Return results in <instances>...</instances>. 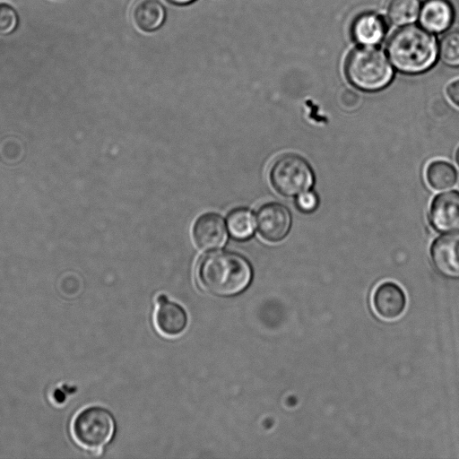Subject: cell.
Instances as JSON below:
<instances>
[{"instance_id": "cell-1", "label": "cell", "mask_w": 459, "mask_h": 459, "mask_svg": "<svg viewBox=\"0 0 459 459\" xmlns=\"http://www.w3.org/2000/svg\"><path fill=\"white\" fill-rule=\"evenodd\" d=\"M197 281L207 293L232 297L244 291L252 279V268L242 255L232 252H213L197 267Z\"/></svg>"}, {"instance_id": "cell-2", "label": "cell", "mask_w": 459, "mask_h": 459, "mask_svg": "<svg viewBox=\"0 0 459 459\" xmlns=\"http://www.w3.org/2000/svg\"><path fill=\"white\" fill-rule=\"evenodd\" d=\"M386 51L399 72L418 74L435 65L438 48L436 38L429 31L416 25H407L391 36Z\"/></svg>"}, {"instance_id": "cell-3", "label": "cell", "mask_w": 459, "mask_h": 459, "mask_svg": "<svg viewBox=\"0 0 459 459\" xmlns=\"http://www.w3.org/2000/svg\"><path fill=\"white\" fill-rule=\"evenodd\" d=\"M344 70L348 81L365 91L385 88L394 76L386 56L375 47L362 46L353 49L346 59Z\"/></svg>"}, {"instance_id": "cell-4", "label": "cell", "mask_w": 459, "mask_h": 459, "mask_svg": "<svg viewBox=\"0 0 459 459\" xmlns=\"http://www.w3.org/2000/svg\"><path fill=\"white\" fill-rule=\"evenodd\" d=\"M270 181L284 196H298L308 191L315 183L309 163L301 156L290 153L278 158L271 167Z\"/></svg>"}, {"instance_id": "cell-5", "label": "cell", "mask_w": 459, "mask_h": 459, "mask_svg": "<svg viewBox=\"0 0 459 459\" xmlns=\"http://www.w3.org/2000/svg\"><path fill=\"white\" fill-rule=\"evenodd\" d=\"M115 431L111 413L99 406H91L76 414L72 423L74 440L82 447L100 452L108 443Z\"/></svg>"}, {"instance_id": "cell-6", "label": "cell", "mask_w": 459, "mask_h": 459, "mask_svg": "<svg viewBox=\"0 0 459 459\" xmlns=\"http://www.w3.org/2000/svg\"><path fill=\"white\" fill-rule=\"evenodd\" d=\"M371 304L379 318L394 321L404 313L407 297L399 284L386 281L378 284L373 290Z\"/></svg>"}, {"instance_id": "cell-7", "label": "cell", "mask_w": 459, "mask_h": 459, "mask_svg": "<svg viewBox=\"0 0 459 459\" xmlns=\"http://www.w3.org/2000/svg\"><path fill=\"white\" fill-rule=\"evenodd\" d=\"M256 225L259 233L264 239L270 242H278L289 233L291 216L289 210L282 204L268 203L258 210Z\"/></svg>"}, {"instance_id": "cell-8", "label": "cell", "mask_w": 459, "mask_h": 459, "mask_svg": "<svg viewBox=\"0 0 459 459\" xmlns=\"http://www.w3.org/2000/svg\"><path fill=\"white\" fill-rule=\"evenodd\" d=\"M430 257L441 275L459 278V232L436 238L430 247Z\"/></svg>"}, {"instance_id": "cell-9", "label": "cell", "mask_w": 459, "mask_h": 459, "mask_svg": "<svg viewBox=\"0 0 459 459\" xmlns=\"http://www.w3.org/2000/svg\"><path fill=\"white\" fill-rule=\"evenodd\" d=\"M429 220L437 231H459V192L437 195L430 205Z\"/></svg>"}, {"instance_id": "cell-10", "label": "cell", "mask_w": 459, "mask_h": 459, "mask_svg": "<svg viewBox=\"0 0 459 459\" xmlns=\"http://www.w3.org/2000/svg\"><path fill=\"white\" fill-rule=\"evenodd\" d=\"M193 238L202 250H214L221 247L227 239V230L223 219L217 213L201 215L194 224Z\"/></svg>"}, {"instance_id": "cell-11", "label": "cell", "mask_w": 459, "mask_h": 459, "mask_svg": "<svg viewBox=\"0 0 459 459\" xmlns=\"http://www.w3.org/2000/svg\"><path fill=\"white\" fill-rule=\"evenodd\" d=\"M154 321L159 332L165 336L174 337L184 332L187 325V314L178 303L170 301L165 295L157 297Z\"/></svg>"}, {"instance_id": "cell-12", "label": "cell", "mask_w": 459, "mask_h": 459, "mask_svg": "<svg viewBox=\"0 0 459 459\" xmlns=\"http://www.w3.org/2000/svg\"><path fill=\"white\" fill-rule=\"evenodd\" d=\"M386 25L375 13H364L353 21L351 34L354 41L361 46L375 47L385 38Z\"/></svg>"}, {"instance_id": "cell-13", "label": "cell", "mask_w": 459, "mask_h": 459, "mask_svg": "<svg viewBox=\"0 0 459 459\" xmlns=\"http://www.w3.org/2000/svg\"><path fill=\"white\" fill-rule=\"evenodd\" d=\"M419 17L425 30L440 33L452 24L454 9L447 0H427L420 7Z\"/></svg>"}, {"instance_id": "cell-14", "label": "cell", "mask_w": 459, "mask_h": 459, "mask_svg": "<svg viewBox=\"0 0 459 459\" xmlns=\"http://www.w3.org/2000/svg\"><path fill=\"white\" fill-rule=\"evenodd\" d=\"M131 14L135 26L148 32L159 29L165 20V9L157 0H138Z\"/></svg>"}, {"instance_id": "cell-15", "label": "cell", "mask_w": 459, "mask_h": 459, "mask_svg": "<svg viewBox=\"0 0 459 459\" xmlns=\"http://www.w3.org/2000/svg\"><path fill=\"white\" fill-rule=\"evenodd\" d=\"M426 179L436 190H445L455 186L457 172L455 167L446 160L431 161L426 169Z\"/></svg>"}, {"instance_id": "cell-16", "label": "cell", "mask_w": 459, "mask_h": 459, "mask_svg": "<svg viewBox=\"0 0 459 459\" xmlns=\"http://www.w3.org/2000/svg\"><path fill=\"white\" fill-rule=\"evenodd\" d=\"M420 11V0H389L386 13L395 26H405L413 22Z\"/></svg>"}, {"instance_id": "cell-17", "label": "cell", "mask_w": 459, "mask_h": 459, "mask_svg": "<svg viewBox=\"0 0 459 459\" xmlns=\"http://www.w3.org/2000/svg\"><path fill=\"white\" fill-rule=\"evenodd\" d=\"M228 229L230 235L239 240L250 238L255 230V218L253 213L246 208L232 210L227 218Z\"/></svg>"}, {"instance_id": "cell-18", "label": "cell", "mask_w": 459, "mask_h": 459, "mask_svg": "<svg viewBox=\"0 0 459 459\" xmlns=\"http://www.w3.org/2000/svg\"><path fill=\"white\" fill-rule=\"evenodd\" d=\"M442 61L450 66H459V30L446 34L439 45Z\"/></svg>"}, {"instance_id": "cell-19", "label": "cell", "mask_w": 459, "mask_h": 459, "mask_svg": "<svg viewBox=\"0 0 459 459\" xmlns=\"http://www.w3.org/2000/svg\"><path fill=\"white\" fill-rule=\"evenodd\" d=\"M18 25V16L15 10L5 4H0V34L7 35L13 32Z\"/></svg>"}, {"instance_id": "cell-20", "label": "cell", "mask_w": 459, "mask_h": 459, "mask_svg": "<svg viewBox=\"0 0 459 459\" xmlns=\"http://www.w3.org/2000/svg\"><path fill=\"white\" fill-rule=\"evenodd\" d=\"M296 204L299 211L309 213L317 208L319 200L316 193L306 191L298 195Z\"/></svg>"}, {"instance_id": "cell-21", "label": "cell", "mask_w": 459, "mask_h": 459, "mask_svg": "<svg viewBox=\"0 0 459 459\" xmlns=\"http://www.w3.org/2000/svg\"><path fill=\"white\" fill-rule=\"evenodd\" d=\"M340 102L345 108L353 109L359 105L360 97L354 91L347 89L341 93Z\"/></svg>"}, {"instance_id": "cell-22", "label": "cell", "mask_w": 459, "mask_h": 459, "mask_svg": "<svg viewBox=\"0 0 459 459\" xmlns=\"http://www.w3.org/2000/svg\"><path fill=\"white\" fill-rule=\"evenodd\" d=\"M446 93L450 100L459 107V79L452 82L446 89Z\"/></svg>"}, {"instance_id": "cell-23", "label": "cell", "mask_w": 459, "mask_h": 459, "mask_svg": "<svg viewBox=\"0 0 459 459\" xmlns=\"http://www.w3.org/2000/svg\"><path fill=\"white\" fill-rule=\"evenodd\" d=\"M166 1H168L169 3H170L172 4H176V5H186V4H191L192 2H194L195 0H166Z\"/></svg>"}, {"instance_id": "cell-24", "label": "cell", "mask_w": 459, "mask_h": 459, "mask_svg": "<svg viewBox=\"0 0 459 459\" xmlns=\"http://www.w3.org/2000/svg\"><path fill=\"white\" fill-rule=\"evenodd\" d=\"M455 160H456V162H457V164L459 166V147H458V149H457V151L455 152Z\"/></svg>"}]
</instances>
